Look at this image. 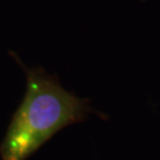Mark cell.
<instances>
[{
  "instance_id": "obj_1",
  "label": "cell",
  "mask_w": 160,
  "mask_h": 160,
  "mask_svg": "<svg viewBox=\"0 0 160 160\" xmlns=\"http://www.w3.org/2000/svg\"><path fill=\"white\" fill-rule=\"evenodd\" d=\"M26 92L0 146L1 160H26L62 128L84 120L87 100L62 88L40 69L26 70Z\"/></svg>"
}]
</instances>
